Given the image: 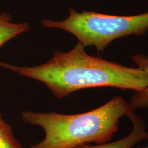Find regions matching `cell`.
Segmentation results:
<instances>
[{"mask_svg": "<svg viewBox=\"0 0 148 148\" xmlns=\"http://www.w3.org/2000/svg\"><path fill=\"white\" fill-rule=\"evenodd\" d=\"M85 48L77 42L67 52L56 51L43 64L18 66L0 61V68L42 82L58 99L85 88L113 87L138 92L148 86V75L143 70L92 56Z\"/></svg>", "mask_w": 148, "mask_h": 148, "instance_id": "1", "label": "cell"}, {"mask_svg": "<svg viewBox=\"0 0 148 148\" xmlns=\"http://www.w3.org/2000/svg\"><path fill=\"white\" fill-rule=\"evenodd\" d=\"M127 117L132 121L133 129L126 137L113 143L97 144V145L84 144L75 148H133L138 142L148 139V133L146 131L145 122L136 113L135 110L131 112Z\"/></svg>", "mask_w": 148, "mask_h": 148, "instance_id": "4", "label": "cell"}, {"mask_svg": "<svg viewBox=\"0 0 148 148\" xmlns=\"http://www.w3.org/2000/svg\"><path fill=\"white\" fill-rule=\"evenodd\" d=\"M30 28L28 22H15L8 12H0V47Z\"/></svg>", "mask_w": 148, "mask_h": 148, "instance_id": "5", "label": "cell"}, {"mask_svg": "<svg viewBox=\"0 0 148 148\" xmlns=\"http://www.w3.org/2000/svg\"><path fill=\"white\" fill-rule=\"evenodd\" d=\"M42 27L69 33L84 47H93L103 52L114 40L130 36H142L148 32L147 11L136 15H113L90 10L70 8L62 20L42 18Z\"/></svg>", "mask_w": 148, "mask_h": 148, "instance_id": "3", "label": "cell"}, {"mask_svg": "<svg viewBox=\"0 0 148 148\" xmlns=\"http://www.w3.org/2000/svg\"><path fill=\"white\" fill-rule=\"evenodd\" d=\"M0 148H23L14 136L12 127L0 114Z\"/></svg>", "mask_w": 148, "mask_h": 148, "instance_id": "7", "label": "cell"}, {"mask_svg": "<svg viewBox=\"0 0 148 148\" xmlns=\"http://www.w3.org/2000/svg\"><path fill=\"white\" fill-rule=\"evenodd\" d=\"M132 60L148 75V56L145 53H136L132 56ZM130 103L134 110L148 108V86L140 91L136 92Z\"/></svg>", "mask_w": 148, "mask_h": 148, "instance_id": "6", "label": "cell"}, {"mask_svg": "<svg viewBox=\"0 0 148 148\" xmlns=\"http://www.w3.org/2000/svg\"><path fill=\"white\" fill-rule=\"evenodd\" d=\"M135 110L121 96L101 106L75 114L57 112H21L23 122L40 126L45 137L30 148H75L84 144L108 143L119 130V120Z\"/></svg>", "mask_w": 148, "mask_h": 148, "instance_id": "2", "label": "cell"}, {"mask_svg": "<svg viewBox=\"0 0 148 148\" xmlns=\"http://www.w3.org/2000/svg\"><path fill=\"white\" fill-rule=\"evenodd\" d=\"M138 148H148V146H146V147H138Z\"/></svg>", "mask_w": 148, "mask_h": 148, "instance_id": "8", "label": "cell"}]
</instances>
